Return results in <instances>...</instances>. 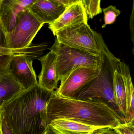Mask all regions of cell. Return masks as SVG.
Masks as SVG:
<instances>
[{
    "label": "cell",
    "mask_w": 134,
    "mask_h": 134,
    "mask_svg": "<svg viewBox=\"0 0 134 134\" xmlns=\"http://www.w3.org/2000/svg\"><path fill=\"white\" fill-rule=\"evenodd\" d=\"M1 125H2V133L3 134H13L10 128L8 126L5 121L1 118Z\"/></svg>",
    "instance_id": "cb8c5ba5"
},
{
    "label": "cell",
    "mask_w": 134,
    "mask_h": 134,
    "mask_svg": "<svg viewBox=\"0 0 134 134\" xmlns=\"http://www.w3.org/2000/svg\"></svg>",
    "instance_id": "f1b7e54d"
},
{
    "label": "cell",
    "mask_w": 134,
    "mask_h": 134,
    "mask_svg": "<svg viewBox=\"0 0 134 134\" xmlns=\"http://www.w3.org/2000/svg\"><path fill=\"white\" fill-rule=\"evenodd\" d=\"M134 1H133L132 4V10L130 17V32H131V38L133 43H134Z\"/></svg>",
    "instance_id": "7402d4cb"
},
{
    "label": "cell",
    "mask_w": 134,
    "mask_h": 134,
    "mask_svg": "<svg viewBox=\"0 0 134 134\" xmlns=\"http://www.w3.org/2000/svg\"><path fill=\"white\" fill-rule=\"evenodd\" d=\"M104 14V23L102 28H105L107 25H110L116 21V18L121 14V12L115 6H109L102 9Z\"/></svg>",
    "instance_id": "d6986e66"
},
{
    "label": "cell",
    "mask_w": 134,
    "mask_h": 134,
    "mask_svg": "<svg viewBox=\"0 0 134 134\" xmlns=\"http://www.w3.org/2000/svg\"><path fill=\"white\" fill-rule=\"evenodd\" d=\"M113 91L114 97L121 116L124 119L126 115V96L122 76L116 69L114 74Z\"/></svg>",
    "instance_id": "e0dca14e"
},
{
    "label": "cell",
    "mask_w": 134,
    "mask_h": 134,
    "mask_svg": "<svg viewBox=\"0 0 134 134\" xmlns=\"http://www.w3.org/2000/svg\"><path fill=\"white\" fill-rule=\"evenodd\" d=\"M1 110H0V118H1Z\"/></svg>",
    "instance_id": "4316f807"
},
{
    "label": "cell",
    "mask_w": 134,
    "mask_h": 134,
    "mask_svg": "<svg viewBox=\"0 0 134 134\" xmlns=\"http://www.w3.org/2000/svg\"><path fill=\"white\" fill-rule=\"evenodd\" d=\"M39 60L42 69L39 75L38 84L47 91H54L59 81L56 70V54L50 51L46 55L39 58Z\"/></svg>",
    "instance_id": "4fadbf2b"
},
{
    "label": "cell",
    "mask_w": 134,
    "mask_h": 134,
    "mask_svg": "<svg viewBox=\"0 0 134 134\" xmlns=\"http://www.w3.org/2000/svg\"><path fill=\"white\" fill-rule=\"evenodd\" d=\"M50 50L56 55V70L60 81L77 68L85 67L98 69L101 65L100 54L96 56L88 54L64 45L56 39Z\"/></svg>",
    "instance_id": "277c9868"
},
{
    "label": "cell",
    "mask_w": 134,
    "mask_h": 134,
    "mask_svg": "<svg viewBox=\"0 0 134 134\" xmlns=\"http://www.w3.org/2000/svg\"><path fill=\"white\" fill-rule=\"evenodd\" d=\"M65 118L99 128H115L124 123V119L107 104L93 100L61 98L55 91L46 107L44 125L56 119Z\"/></svg>",
    "instance_id": "7a4b0ae2"
},
{
    "label": "cell",
    "mask_w": 134,
    "mask_h": 134,
    "mask_svg": "<svg viewBox=\"0 0 134 134\" xmlns=\"http://www.w3.org/2000/svg\"><path fill=\"white\" fill-rule=\"evenodd\" d=\"M83 22L88 23V16L81 0H79L66 8L55 21L49 24V29L54 36L58 31Z\"/></svg>",
    "instance_id": "8fae6325"
},
{
    "label": "cell",
    "mask_w": 134,
    "mask_h": 134,
    "mask_svg": "<svg viewBox=\"0 0 134 134\" xmlns=\"http://www.w3.org/2000/svg\"><path fill=\"white\" fill-rule=\"evenodd\" d=\"M91 134H118L113 128L106 127L98 129Z\"/></svg>",
    "instance_id": "44dd1931"
},
{
    "label": "cell",
    "mask_w": 134,
    "mask_h": 134,
    "mask_svg": "<svg viewBox=\"0 0 134 134\" xmlns=\"http://www.w3.org/2000/svg\"><path fill=\"white\" fill-rule=\"evenodd\" d=\"M117 69L123 78L126 96V115L124 123L134 122V89L128 65L121 61Z\"/></svg>",
    "instance_id": "9a60e30c"
},
{
    "label": "cell",
    "mask_w": 134,
    "mask_h": 134,
    "mask_svg": "<svg viewBox=\"0 0 134 134\" xmlns=\"http://www.w3.org/2000/svg\"><path fill=\"white\" fill-rule=\"evenodd\" d=\"M81 2L86 14L89 19H92L102 13L100 0H81Z\"/></svg>",
    "instance_id": "ac0fdd59"
},
{
    "label": "cell",
    "mask_w": 134,
    "mask_h": 134,
    "mask_svg": "<svg viewBox=\"0 0 134 134\" xmlns=\"http://www.w3.org/2000/svg\"><path fill=\"white\" fill-rule=\"evenodd\" d=\"M27 9L42 24L55 21L66 8L54 0H35Z\"/></svg>",
    "instance_id": "7c38bea8"
},
{
    "label": "cell",
    "mask_w": 134,
    "mask_h": 134,
    "mask_svg": "<svg viewBox=\"0 0 134 134\" xmlns=\"http://www.w3.org/2000/svg\"><path fill=\"white\" fill-rule=\"evenodd\" d=\"M54 91L38 84L24 90L0 108L1 118L13 134H44L45 110Z\"/></svg>",
    "instance_id": "6da1fadb"
},
{
    "label": "cell",
    "mask_w": 134,
    "mask_h": 134,
    "mask_svg": "<svg viewBox=\"0 0 134 134\" xmlns=\"http://www.w3.org/2000/svg\"><path fill=\"white\" fill-rule=\"evenodd\" d=\"M43 25L28 9L20 12L14 29L6 34L8 48L16 51L30 48L34 39Z\"/></svg>",
    "instance_id": "8992f818"
},
{
    "label": "cell",
    "mask_w": 134,
    "mask_h": 134,
    "mask_svg": "<svg viewBox=\"0 0 134 134\" xmlns=\"http://www.w3.org/2000/svg\"><path fill=\"white\" fill-rule=\"evenodd\" d=\"M54 2L66 8L78 2L79 0H54Z\"/></svg>",
    "instance_id": "603a6c76"
},
{
    "label": "cell",
    "mask_w": 134,
    "mask_h": 134,
    "mask_svg": "<svg viewBox=\"0 0 134 134\" xmlns=\"http://www.w3.org/2000/svg\"><path fill=\"white\" fill-rule=\"evenodd\" d=\"M44 51L43 44L31 46L26 50L13 51L8 48L6 39V34L0 23V75L9 72V65L14 56L21 55H28L36 58L42 54Z\"/></svg>",
    "instance_id": "9c48e42d"
},
{
    "label": "cell",
    "mask_w": 134,
    "mask_h": 134,
    "mask_svg": "<svg viewBox=\"0 0 134 134\" xmlns=\"http://www.w3.org/2000/svg\"><path fill=\"white\" fill-rule=\"evenodd\" d=\"M59 43L88 54L98 56L100 49L97 32L91 29L88 23L83 22L55 33Z\"/></svg>",
    "instance_id": "5b68a950"
},
{
    "label": "cell",
    "mask_w": 134,
    "mask_h": 134,
    "mask_svg": "<svg viewBox=\"0 0 134 134\" xmlns=\"http://www.w3.org/2000/svg\"><path fill=\"white\" fill-rule=\"evenodd\" d=\"M35 0H0V23L6 34L11 32L16 24L18 14L27 9Z\"/></svg>",
    "instance_id": "30bf717a"
},
{
    "label": "cell",
    "mask_w": 134,
    "mask_h": 134,
    "mask_svg": "<svg viewBox=\"0 0 134 134\" xmlns=\"http://www.w3.org/2000/svg\"><path fill=\"white\" fill-rule=\"evenodd\" d=\"M98 69L81 67L72 71L61 81L55 94L61 98L75 99L78 92L99 72Z\"/></svg>",
    "instance_id": "52a82bcc"
},
{
    "label": "cell",
    "mask_w": 134,
    "mask_h": 134,
    "mask_svg": "<svg viewBox=\"0 0 134 134\" xmlns=\"http://www.w3.org/2000/svg\"><path fill=\"white\" fill-rule=\"evenodd\" d=\"M48 126L55 134H91L99 129L65 118L53 120L49 123Z\"/></svg>",
    "instance_id": "5bb4252c"
},
{
    "label": "cell",
    "mask_w": 134,
    "mask_h": 134,
    "mask_svg": "<svg viewBox=\"0 0 134 134\" xmlns=\"http://www.w3.org/2000/svg\"><path fill=\"white\" fill-rule=\"evenodd\" d=\"M0 134H3V133H2V125H1V118H0Z\"/></svg>",
    "instance_id": "484cf974"
},
{
    "label": "cell",
    "mask_w": 134,
    "mask_h": 134,
    "mask_svg": "<svg viewBox=\"0 0 134 134\" xmlns=\"http://www.w3.org/2000/svg\"><path fill=\"white\" fill-rule=\"evenodd\" d=\"M46 134H55V133L53 131L52 129L50 126H48L46 129Z\"/></svg>",
    "instance_id": "d4e9b609"
},
{
    "label": "cell",
    "mask_w": 134,
    "mask_h": 134,
    "mask_svg": "<svg viewBox=\"0 0 134 134\" xmlns=\"http://www.w3.org/2000/svg\"><path fill=\"white\" fill-rule=\"evenodd\" d=\"M114 129L119 134H134V122L122 123Z\"/></svg>",
    "instance_id": "ffe728a7"
},
{
    "label": "cell",
    "mask_w": 134,
    "mask_h": 134,
    "mask_svg": "<svg viewBox=\"0 0 134 134\" xmlns=\"http://www.w3.org/2000/svg\"><path fill=\"white\" fill-rule=\"evenodd\" d=\"M24 90L10 73L0 75V108Z\"/></svg>",
    "instance_id": "2e32d148"
},
{
    "label": "cell",
    "mask_w": 134,
    "mask_h": 134,
    "mask_svg": "<svg viewBox=\"0 0 134 134\" xmlns=\"http://www.w3.org/2000/svg\"><path fill=\"white\" fill-rule=\"evenodd\" d=\"M97 39L101 58L99 72L80 90L75 99L105 103L123 118L116 102L113 91L114 74L121 61L110 51L101 35L98 36Z\"/></svg>",
    "instance_id": "3957f363"
},
{
    "label": "cell",
    "mask_w": 134,
    "mask_h": 134,
    "mask_svg": "<svg viewBox=\"0 0 134 134\" xmlns=\"http://www.w3.org/2000/svg\"><path fill=\"white\" fill-rule=\"evenodd\" d=\"M9 73L25 90L38 84L32 58L28 55L14 56L10 63Z\"/></svg>",
    "instance_id": "ba28073f"
},
{
    "label": "cell",
    "mask_w": 134,
    "mask_h": 134,
    "mask_svg": "<svg viewBox=\"0 0 134 134\" xmlns=\"http://www.w3.org/2000/svg\"><path fill=\"white\" fill-rule=\"evenodd\" d=\"M44 134H46V133H45H45H44Z\"/></svg>",
    "instance_id": "83f0119b"
}]
</instances>
